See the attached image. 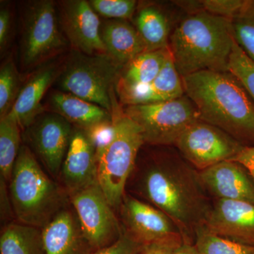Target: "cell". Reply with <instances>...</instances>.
I'll return each mask as SVG.
<instances>
[{
	"instance_id": "cell-6",
	"label": "cell",
	"mask_w": 254,
	"mask_h": 254,
	"mask_svg": "<svg viewBox=\"0 0 254 254\" xmlns=\"http://www.w3.org/2000/svg\"><path fill=\"white\" fill-rule=\"evenodd\" d=\"M125 66L109 55L72 50L57 78L58 91L71 93L111 111V93Z\"/></svg>"
},
{
	"instance_id": "cell-29",
	"label": "cell",
	"mask_w": 254,
	"mask_h": 254,
	"mask_svg": "<svg viewBox=\"0 0 254 254\" xmlns=\"http://www.w3.org/2000/svg\"><path fill=\"white\" fill-rule=\"evenodd\" d=\"M228 70L242 82L254 100V62L246 55L236 41L232 48Z\"/></svg>"
},
{
	"instance_id": "cell-2",
	"label": "cell",
	"mask_w": 254,
	"mask_h": 254,
	"mask_svg": "<svg viewBox=\"0 0 254 254\" xmlns=\"http://www.w3.org/2000/svg\"><path fill=\"white\" fill-rule=\"evenodd\" d=\"M145 198L171 219L185 240L204 222L212 203L199 172L187 162L167 159L147 169L141 183Z\"/></svg>"
},
{
	"instance_id": "cell-5",
	"label": "cell",
	"mask_w": 254,
	"mask_h": 254,
	"mask_svg": "<svg viewBox=\"0 0 254 254\" xmlns=\"http://www.w3.org/2000/svg\"><path fill=\"white\" fill-rule=\"evenodd\" d=\"M111 103L115 136L98 161V183L112 208L116 209L121 207L127 180L145 142L141 128L117 99L115 88L111 93Z\"/></svg>"
},
{
	"instance_id": "cell-14",
	"label": "cell",
	"mask_w": 254,
	"mask_h": 254,
	"mask_svg": "<svg viewBox=\"0 0 254 254\" xmlns=\"http://www.w3.org/2000/svg\"><path fill=\"white\" fill-rule=\"evenodd\" d=\"M207 193L215 199L238 200L254 204V180L247 168L227 160L199 172Z\"/></svg>"
},
{
	"instance_id": "cell-9",
	"label": "cell",
	"mask_w": 254,
	"mask_h": 254,
	"mask_svg": "<svg viewBox=\"0 0 254 254\" xmlns=\"http://www.w3.org/2000/svg\"><path fill=\"white\" fill-rule=\"evenodd\" d=\"M175 145L198 172L233 160L245 148L226 132L200 120L187 127Z\"/></svg>"
},
{
	"instance_id": "cell-20",
	"label": "cell",
	"mask_w": 254,
	"mask_h": 254,
	"mask_svg": "<svg viewBox=\"0 0 254 254\" xmlns=\"http://www.w3.org/2000/svg\"><path fill=\"white\" fill-rule=\"evenodd\" d=\"M100 34L107 54L124 66L138 55L148 51L136 28L127 20L103 21Z\"/></svg>"
},
{
	"instance_id": "cell-28",
	"label": "cell",
	"mask_w": 254,
	"mask_h": 254,
	"mask_svg": "<svg viewBox=\"0 0 254 254\" xmlns=\"http://www.w3.org/2000/svg\"><path fill=\"white\" fill-rule=\"evenodd\" d=\"M20 76L16 65L8 58L0 68V118L9 114L21 88Z\"/></svg>"
},
{
	"instance_id": "cell-7",
	"label": "cell",
	"mask_w": 254,
	"mask_h": 254,
	"mask_svg": "<svg viewBox=\"0 0 254 254\" xmlns=\"http://www.w3.org/2000/svg\"><path fill=\"white\" fill-rule=\"evenodd\" d=\"M55 1L26 2L21 12L19 55L23 69L36 67L63 53L68 42L60 27Z\"/></svg>"
},
{
	"instance_id": "cell-35",
	"label": "cell",
	"mask_w": 254,
	"mask_h": 254,
	"mask_svg": "<svg viewBox=\"0 0 254 254\" xmlns=\"http://www.w3.org/2000/svg\"><path fill=\"white\" fill-rule=\"evenodd\" d=\"M11 29V14L9 7L1 6L0 9V50L2 55L6 49Z\"/></svg>"
},
{
	"instance_id": "cell-4",
	"label": "cell",
	"mask_w": 254,
	"mask_h": 254,
	"mask_svg": "<svg viewBox=\"0 0 254 254\" xmlns=\"http://www.w3.org/2000/svg\"><path fill=\"white\" fill-rule=\"evenodd\" d=\"M9 185L13 213L20 223L42 230L64 209V190L43 171L28 145L20 148Z\"/></svg>"
},
{
	"instance_id": "cell-27",
	"label": "cell",
	"mask_w": 254,
	"mask_h": 254,
	"mask_svg": "<svg viewBox=\"0 0 254 254\" xmlns=\"http://www.w3.org/2000/svg\"><path fill=\"white\" fill-rule=\"evenodd\" d=\"M232 22L235 41L254 62V0H245Z\"/></svg>"
},
{
	"instance_id": "cell-16",
	"label": "cell",
	"mask_w": 254,
	"mask_h": 254,
	"mask_svg": "<svg viewBox=\"0 0 254 254\" xmlns=\"http://www.w3.org/2000/svg\"><path fill=\"white\" fill-rule=\"evenodd\" d=\"M60 176L71 195L98 183V163L95 152L84 129L73 127Z\"/></svg>"
},
{
	"instance_id": "cell-12",
	"label": "cell",
	"mask_w": 254,
	"mask_h": 254,
	"mask_svg": "<svg viewBox=\"0 0 254 254\" xmlns=\"http://www.w3.org/2000/svg\"><path fill=\"white\" fill-rule=\"evenodd\" d=\"M60 27L73 50L88 55L107 54L100 34L101 21L89 1L59 2Z\"/></svg>"
},
{
	"instance_id": "cell-26",
	"label": "cell",
	"mask_w": 254,
	"mask_h": 254,
	"mask_svg": "<svg viewBox=\"0 0 254 254\" xmlns=\"http://www.w3.org/2000/svg\"><path fill=\"white\" fill-rule=\"evenodd\" d=\"M194 245L198 254H254V247L241 245L215 235L204 224L194 229Z\"/></svg>"
},
{
	"instance_id": "cell-34",
	"label": "cell",
	"mask_w": 254,
	"mask_h": 254,
	"mask_svg": "<svg viewBox=\"0 0 254 254\" xmlns=\"http://www.w3.org/2000/svg\"><path fill=\"white\" fill-rule=\"evenodd\" d=\"M142 247V244L135 240L126 230H124L118 240L92 254H138Z\"/></svg>"
},
{
	"instance_id": "cell-30",
	"label": "cell",
	"mask_w": 254,
	"mask_h": 254,
	"mask_svg": "<svg viewBox=\"0 0 254 254\" xmlns=\"http://www.w3.org/2000/svg\"><path fill=\"white\" fill-rule=\"evenodd\" d=\"M89 2L97 14L110 19H129L138 7L135 0H91Z\"/></svg>"
},
{
	"instance_id": "cell-23",
	"label": "cell",
	"mask_w": 254,
	"mask_h": 254,
	"mask_svg": "<svg viewBox=\"0 0 254 254\" xmlns=\"http://www.w3.org/2000/svg\"><path fill=\"white\" fill-rule=\"evenodd\" d=\"M135 27L148 51L169 48L171 36L170 23L166 14L157 6L147 5L140 8Z\"/></svg>"
},
{
	"instance_id": "cell-13",
	"label": "cell",
	"mask_w": 254,
	"mask_h": 254,
	"mask_svg": "<svg viewBox=\"0 0 254 254\" xmlns=\"http://www.w3.org/2000/svg\"><path fill=\"white\" fill-rule=\"evenodd\" d=\"M203 224L215 235L254 247V204L215 199Z\"/></svg>"
},
{
	"instance_id": "cell-21",
	"label": "cell",
	"mask_w": 254,
	"mask_h": 254,
	"mask_svg": "<svg viewBox=\"0 0 254 254\" xmlns=\"http://www.w3.org/2000/svg\"><path fill=\"white\" fill-rule=\"evenodd\" d=\"M49 105L52 113L58 114L73 127L82 129L112 120L111 112L71 93L58 90L52 92Z\"/></svg>"
},
{
	"instance_id": "cell-18",
	"label": "cell",
	"mask_w": 254,
	"mask_h": 254,
	"mask_svg": "<svg viewBox=\"0 0 254 254\" xmlns=\"http://www.w3.org/2000/svg\"><path fill=\"white\" fill-rule=\"evenodd\" d=\"M45 254H92L76 214L63 209L41 230Z\"/></svg>"
},
{
	"instance_id": "cell-37",
	"label": "cell",
	"mask_w": 254,
	"mask_h": 254,
	"mask_svg": "<svg viewBox=\"0 0 254 254\" xmlns=\"http://www.w3.org/2000/svg\"><path fill=\"white\" fill-rule=\"evenodd\" d=\"M175 254H198V253L195 250L193 243L190 242V240H185Z\"/></svg>"
},
{
	"instance_id": "cell-10",
	"label": "cell",
	"mask_w": 254,
	"mask_h": 254,
	"mask_svg": "<svg viewBox=\"0 0 254 254\" xmlns=\"http://www.w3.org/2000/svg\"><path fill=\"white\" fill-rule=\"evenodd\" d=\"M71 196L82 232L93 252L112 245L121 236L124 230L98 183Z\"/></svg>"
},
{
	"instance_id": "cell-22",
	"label": "cell",
	"mask_w": 254,
	"mask_h": 254,
	"mask_svg": "<svg viewBox=\"0 0 254 254\" xmlns=\"http://www.w3.org/2000/svg\"><path fill=\"white\" fill-rule=\"evenodd\" d=\"M170 48L145 51L127 64L115 89L146 86L152 83L163 68Z\"/></svg>"
},
{
	"instance_id": "cell-8",
	"label": "cell",
	"mask_w": 254,
	"mask_h": 254,
	"mask_svg": "<svg viewBox=\"0 0 254 254\" xmlns=\"http://www.w3.org/2000/svg\"><path fill=\"white\" fill-rule=\"evenodd\" d=\"M123 108L141 128L145 143L150 145H175L187 127L199 120L194 104L186 95L169 101Z\"/></svg>"
},
{
	"instance_id": "cell-19",
	"label": "cell",
	"mask_w": 254,
	"mask_h": 254,
	"mask_svg": "<svg viewBox=\"0 0 254 254\" xmlns=\"http://www.w3.org/2000/svg\"><path fill=\"white\" fill-rule=\"evenodd\" d=\"M59 73L58 66L53 64L43 66L35 71L20 90L6 116L16 120L21 129L27 128L37 117L43 113L42 100Z\"/></svg>"
},
{
	"instance_id": "cell-1",
	"label": "cell",
	"mask_w": 254,
	"mask_h": 254,
	"mask_svg": "<svg viewBox=\"0 0 254 254\" xmlns=\"http://www.w3.org/2000/svg\"><path fill=\"white\" fill-rule=\"evenodd\" d=\"M182 81L200 120L226 132L245 147L254 146V100L235 75L203 71Z\"/></svg>"
},
{
	"instance_id": "cell-17",
	"label": "cell",
	"mask_w": 254,
	"mask_h": 254,
	"mask_svg": "<svg viewBox=\"0 0 254 254\" xmlns=\"http://www.w3.org/2000/svg\"><path fill=\"white\" fill-rule=\"evenodd\" d=\"M116 93L120 104L125 106L161 103L185 95L182 78L177 71L170 50L163 68L150 84L116 90Z\"/></svg>"
},
{
	"instance_id": "cell-36",
	"label": "cell",
	"mask_w": 254,
	"mask_h": 254,
	"mask_svg": "<svg viewBox=\"0 0 254 254\" xmlns=\"http://www.w3.org/2000/svg\"><path fill=\"white\" fill-rule=\"evenodd\" d=\"M233 160L242 164L254 180V146L245 147Z\"/></svg>"
},
{
	"instance_id": "cell-32",
	"label": "cell",
	"mask_w": 254,
	"mask_h": 254,
	"mask_svg": "<svg viewBox=\"0 0 254 254\" xmlns=\"http://www.w3.org/2000/svg\"><path fill=\"white\" fill-rule=\"evenodd\" d=\"M202 11L232 19L242 9L245 0H202Z\"/></svg>"
},
{
	"instance_id": "cell-3",
	"label": "cell",
	"mask_w": 254,
	"mask_h": 254,
	"mask_svg": "<svg viewBox=\"0 0 254 254\" xmlns=\"http://www.w3.org/2000/svg\"><path fill=\"white\" fill-rule=\"evenodd\" d=\"M235 42L232 19L202 11L177 25L169 48L183 78L203 71H229Z\"/></svg>"
},
{
	"instance_id": "cell-24",
	"label": "cell",
	"mask_w": 254,
	"mask_h": 254,
	"mask_svg": "<svg viewBox=\"0 0 254 254\" xmlns=\"http://www.w3.org/2000/svg\"><path fill=\"white\" fill-rule=\"evenodd\" d=\"M1 254H45L41 229L13 222L0 237Z\"/></svg>"
},
{
	"instance_id": "cell-31",
	"label": "cell",
	"mask_w": 254,
	"mask_h": 254,
	"mask_svg": "<svg viewBox=\"0 0 254 254\" xmlns=\"http://www.w3.org/2000/svg\"><path fill=\"white\" fill-rule=\"evenodd\" d=\"M90 143L94 148L97 163L113 141L115 136V127L113 118L111 120L95 124L84 129Z\"/></svg>"
},
{
	"instance_id": "cell-15",
	"label": "cell",
	"mask_w": 254,
	"mask_h": 254,
	"mask_svg": "<svg viewBox=\"0 0 254 254\" xmlns=\"http://www.w3.org/2000/svg\"><path fill=\"white\" fill-rule=\"evenodd\" d=\"M121 207L127 231L143 245L181 232L166 214L133 197L125 195Z\"/></svg>"
},
{
	"instance_id": "cell-11",
	"label": "cell",
	"mask_w": 254,
	"mask_h": 254,
	"mask_svg": "<svg viewBox=\"0 0 254 254\" xmlns=\"http://www.w3.org/2000/svg\"><path fill=\"white\" fill-rule=\"evenodd\" d=\"M73 130L67 120L52 112L41 114L24 130L28 148L53 176L60 175Z\"/></svg>"
},
{
	"instance_id": "cell-25",
	"label": "cell",
	"mask_w": 254,
	"mask_h": 254,
	"mask_svg": "<svg viewBox=\"0 0 254 254\" xmlns=\"http://www.w3.org/2000/svg\"><path fill=\"white\" fill-rule=\"evenodd\" d=\"M20 129L21 127L14 119L6 116L0 120V173L6 183L11 180L21 146Z\"/></svg>"
},
{
	"instance_id": "cell-33",
	"label": "cell",
	"mask_w": 254,
	"mask_h": 254,
	"mask_svg": "<svg viewBox=\"0 0 254 254\" xmlns=\"http://www.w3.org/2000/svg\"><path fill=\"white\" fill-rule=\"evenodd\" d=\"M185 239L181 232L143 245L138 254H175Z\"/></svg>"
}]
</instances>
